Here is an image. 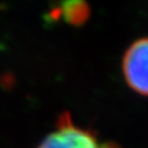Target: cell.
Returning <instances> with one entry per match:
<instances>
[{
    "label": "cell",
    "instance_id": "3957f363",
    "mask_svg": "<svg viewBox=\"0 0 148 148\" xmlns=\"http://www.w3.org/2000/svg\"><path fill=\"white\" fill-rule=\"evenodd\" d=\"M61 12L64 14L66 21L73 25H79L84 22L89 16V7L82 1H70L62 6Z\"/></svg>",
    "mask_w": 148,
    "mask_h": 148
},
{
    "label": "cell",
    "instance_id": "7a4b0ae2",
    "mask_svg": "<svg viewBox=\"0 0 148 148\" xmlns=\"http://www.w3.org/2000/svg\"><path fill=\"white\" fill-rule=\"evenodd\" d=\"M38 148H100L96 138L75 126L68 113L60 119L56 131L50 133Z\"/></svg>",
    "mask_w": 148,
    "mask_h": 148
},
{
    "label": "cell",
    "instance_id": "6da1fadb",
    "mask_svg": "<svg viewBox=\"0 0 148 148\" xmlns=\"http://www.w3.org/2000/svg\"><path fill=\"white\" fill-rule=\"evenodd\" d=\"M123 72L127 85L148 97V38L134 41L123 58Z\"/></svg>",
    "mask_w": 148,
    "mask_h": 148
}]
</instances>
